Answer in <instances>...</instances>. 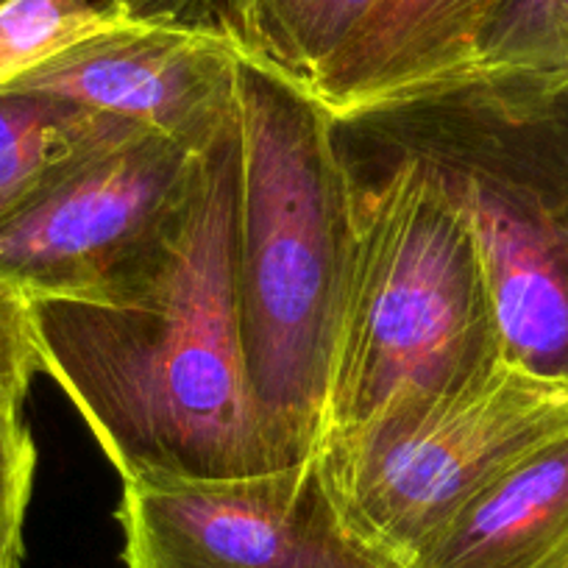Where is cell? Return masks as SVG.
Returning a JSON list of instances; mask_svg holds the SVG:
<instances>
[{"label":"cell","instance_id":"1","mask_svg":"<svg viewBox=\"0 0 568 568\" xmlns=\"http://www.w3.org/2000/svg\"><path fill=\"white\" fill-rule=\"evenodd\" d=\"M237 118L140 260L87 298H34L42 371L129 479L282 468L251 387L234 287Z\"/></svg>","mask_w":568,"mask_h":568},{"label":"cell","instance_id":"2","mask_svg":"<svg viewBox=\"0 0 568 568\" xmlns=\"http://www.w3.org/2000/svg\"><path fill=\"white\" fill-rule=\"evenodd\" d=\"M234 287L251 387L282 468L315 457L354 179L324 103L243 51Z\"/></svg>","mask_w":568,"mask_h":568},{"label":"cell","instance_id":"3","mask_svg":"<svg viewBox=\"0 0 568 568\" xmlns=\"http://www.w3.org/2000/svg\"><path fill=\"white\" fill-rule=\"evenodd\" d=\"M335 123L348 151L438 176L479 245L505 352L568 379V70L471 64Z\"/></svg>","mask_w":568,"mask_h":568},{"label":"cell","instance_id":"4","mask_svg":"<svg viewBox=\"0 0 568 568\" xmlns=\"http://www.w3.org/2000/svg\"><path fill=\"white\" fill-rule=\"evenodd\" d=\"M343 156L354 179V229L321 440L398 393L446 385L505 352L479 245L438 176L407 156L346 145Z\"/></svg>","mask_w":568,"mask_h":568},{"label":"cell","instance_id":"5","mask_svg":"<svg viewBox=\"0 0 568 568\" xmlns=\"http://www.w3.org/2000/svg\"><path fill=\"white\" fill-rule=\"evenodd\" d=\"M568 435V379L507 352L446 385L387 398L326 435L315 474L343 532L385 568H415L505 474Z\"/></svg>","mask_w":568,"mask_h":568},{"label":"cell","instance_id":"6","mask_svg":"<svg viewBox=\"0 0 568 568\" xmlns=\"http://www.w3.org/2000/svg\"><path fill=\"white\" fill-rule=\"evenodd\" d=\"M204 151L129 131L70 156L0 217V278L29 302L101 293L160 237Z\"/></svg>","mask_w":568,"mask_h":568},{"label":"cell","instance_id":"7","mask_svg":"<svg viewBox=\"0 0 568 568\" xmlns=\"http://www.w3.org/2000/svg\"><path fill=\"white\" fill-rule=\"evenodd\" d=\"M123 568H385L337 524L315 463L237 479H129Z\"/></svg>","mask_w":568,"mask_h":568},{"label":"cell","instance_id":"8","mask_svg":"<svg viewBox=\"0 0 568 568\" xmlns=\"http://www.w3.org/2000/svg\"><path fill=\"white\" fill-rule=\"evenodd\" d=\"M243 48L226 29L129 20L62 48L0 92H40L206 149L237 118Z\"/></svg>","mask_w":568,"mask_h":568},{"label":"cell","instance_id":"9","mask_svg":"<svg viewBox=\"0 0 568 568\" xmlns=\"http://www.w3.org/2000/svg\"><path fill=\"white\" fill-rule=\"evenodd\" d=\"M507 0H382L310 92L335 120L471 68Z\"/></svg>","mask_w":568,"mask_h":568},{"label":"cell","instance_id":"10","mask_svg":"<svg viewBox=\"0 0 568 568\" xmlns=\"http://www.w3.org/2000/svg\"><path fill=\"white\" fill-rule=\"evenodd\" d=\"M568 435L490 485L415 568H566Z\"/></svg>","mask_w":568,"mask_h":568},{"label":"cell","instance_id":"11","mask_svg":"<svg viewBox=\"0 0 568 568\" xmlns=\"http://www.w3.org/2000/svg\"><path fill=\"white\" fill-rule=\"evenodd\" d=\"M382 0H226V31L256 62L313 87Z\"/></svg>","mask_w":568,"mask_h":568},{"label":"cell","instance_id":"12","mask_svg":"<svg viewBox=\"0 0 568 568\" xmlns=\"http://www.w3.org/2000/svg\"><path fill=\"white\" fill-rule=\"evenodd\" d=\"M142 131L109 114L40 92H0V217L53 168L95 142Z\"/></svg>","mask_w":568,"mask_h":568},{"label":"cell","instance_id":"13","mask_svg":"<svg viewBox=\"0 0 568 568\" xmlns=\"http://www.w3.org/2000/svg\"><path fill=\"white\" fill-rule=\"evenodd\" d=\"M118 23L129 18L114 0H9L0 7V90L62 48Z\"/></svg>","mask_w":568,"mask_h":568},{"label":"cell","instance_id":"14","mask_svg":"<svg viewBox=\"0 0 568 568\" xmlns=\"http://www.w3.org/2000/svg\"><path fill=\"white\" fill-rule=\"evenodd\" d=\"M477 64L568 70V0H507Z\"/></svg>","mask_w":568,"mask_h":568},{"label":"cell","instance_id":"15","mask_svg":"<svg viewBox=\"0 0 568 568\" xmlns=\"http://www.w3.org/2000/svg\"><path fill=\"white\" fill-rule=\"evenodd\" d=\"M40 371L31 302L0 278V418H23V404Z\"/></svg>","mask_w":568,"mask_h":568},{"label":"cell","instance_id":"16","mask_svg":"<svg viewBox=\"0 0 568 568\" xmlns=\"http://www.w3.org/2000/svg\"><path fill=\"white\" fill-rule=\"evenodd\" d=\"M37 477V444L23 418H0V557L23 549Z\"/></svg>","mask_w":568,"mask_h":568},{"label":"cell","instance_id":"17","mask_svg":"<svg viewBox=\"0 0 568 568\" xmlns=\"http://www.w3.org/2000/svg\"><path fill=\"white\" fill-rule=\"evenodd\" d=\"M0 568H23V549H14L7 557H0Z\"/></svg>","mask_w":568,"mask_h":568},{"label":"cell","instance_id":"18","mask_svg":"<svg viewBox=\"0 0 568 568\" xmlns=\"http://www.w3.org/2000/svg\"><path fill=\"white\" fill-rule=\"evenodd\" d=\"M3 3H9V0H0V7H3Z\"/></svg>","mask_w":568,"mask_h":568},{"label":"cell","instance_id":"19","mask_svg":"<svg viewBox=\"0 0 568 568\" xmlns=\"http://www.w3.org/2000/svg\"><path fill=\"white\" fill-rule=\"evenodd\" d=\"M566 568H568V566H566Z\"/></svg>","mask_w":568,"mask_h":568}]
</instances>
